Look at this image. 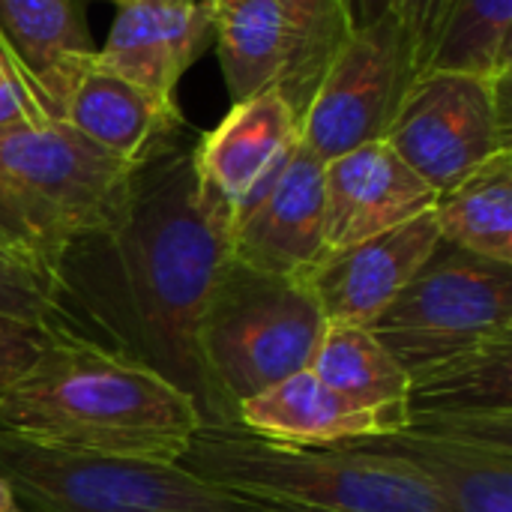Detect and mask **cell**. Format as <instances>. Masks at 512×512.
<instances>
[{
	"instance_id": "6da1fadb",
	"label": "cell",
	"mask_w": 512,
	"mask_h": 512,
	"mask_svg": "<svg viewBox=\"0 0 512 512\" xmlns=\"http://www.w3.org/2000/svg\"><path fill=\"white\" fill-rule=\"evenodd\" d=\"M120 276L129 357L183 390L210 420L198 330L231 264V231L198 192L192 147H168L132 171L114 228L102 237Z\"/></svg>"
},
{
	"instance_id": "7a4b0ae2",
	"label": "cell",
	"mask_w": 512,
	"mask_h": 512,
	"mask_svg": "<svg viewBox=\"0 0 512 512\" xmlns=\"http://www.w3.org/2000/svg\"><path fill=\"white\" fill-rule=\"evenodd\" d=\"M201 423L198 405L156 369L54 324L0 393V432L108 459L177 465Z\"/></svg>"
},
{
	"instance_id": "3957f363",
	"label": "cell",
	"mask_w": 512,
	"mask_h": 512,
	"mask_svg": "<svg viewBox=\"0 0 512 512\" xmlns=\"http://www.w3.org/2000/svg\"><path fill=\"white\" fill-rule=\"evenodd\" d=\"M132 171L63 120L0 129V258L60 291L72 249L114 228Z\"/></svg>"
},
{
	"instance_id": "277c9868",
	"label": "cell",
	"mask_w": 512,
	"mask_h": 512,
	"mask_svg": "<svg viewBox=\"0 0 512 512\" xmlns=\"http://www.w3.org/2000/svg\"><path fill=\"white\" fill-rule=\"evenodd\" d=\"M225 492L309 512H453L405 462L333 450L285 447L237 423H201L177 462Z\"/></svg>"
},
{
	"instance_id": "5b68a950",
	"label": "cell",
	"mask_w": 512,
	"mask_h": 512,
	"mask_svg": "<svg viewBox=\"0 0 512 512\" xmlns=\"http://www.w3.org/2000/svg\"><path fill=\"white\" fill-rule=\"evenodd\" d=\"M324 324L300 279L231 261L198 330L210 393L207 423H237L240 402L306 369Z\"/></svg>"
},
{
	"instance_id": "8992f818",
	"label": "cell",
	"mask_w": 512,
	"mask_h": 512,
	"mask_svg": "<svg viewBox=\"0 0 512 512\" xmlns=\"http://www.w3.org/2000/svg\"><path fill=\"white\" fill-rule=\"evenodd\" d=\"M0 480L36 512H267L180 465L39 447L0 432Z\"/></svg>"
},
{
	"instance_id": "52a82bcc",
	"label": "cell",
	"mask_w": 512,
	"mask_h": 512,
	"mask_svg": "<svg viewBox=\"0 0 512 512\" xmlns=\"http://www.w3.org/2000/svg\"><path fill=\"white\" fill-rule=\"evenodd\" d=\"M369 330L408 375L510 336L512 264L471 255L441 240Z\"/></svg>"
},
{
	"instance_id": "ba28073f",
	"label": "cell",
	"mask_w": 512,
	"mask_h": 512,
	"mask_svg": "<svg viewBox=\"0 0 512 512\" xmlns=\"http://www.w3.org/2000/svg\"><path fill=\"white\" fill-rule=\"evenodd\" d=\"M510 81L423 72L384 132L396 156L435 192H447L498 153L512 150Z\"/></svg>"
},
{
	"instance_id": "9c48e42d",
	"label": "cell",
	"mask_w": 512,
	"mask_h": 512,
	"mask_svg": "<svg viewBox=\"0 0 512 512\" xmlns=\"http://www.w3.org/2000/svg\"><path fill=\"white\" fill-rule=\"evenodd\" d=\"M411 81L402 33L390 15L351 30L300 114V144L330 162L384 138Z\"/></svg>"
},
{
	"instance_id": "30bf717a",
	"label": "cell",
	"mask_w": 512,
	"mask_h": 512,
	"mask_svg": "<svg viewBox=\"0 0 512 512\" xmlns=\"http://www.w3.org/2000/svg\"><path fill=\"white\" fill-rule=\"evenodd\" d=\"M333 450L405 462L453 512H512V414L411 417L402 432Z\"/></svg>"
},
{
	"instance_id": "8fae6325",
	"label": "cell",
	"mask_w": 512,
	"mask_h": 512,
	"mask_svg": "<svg viewBox=\"0 0 512 512\" xmlns=\"http://www.w3.org/2000/svg\"><path fill=\"white\" fill-rule=\"evenodd\" d=\"M300 147V114L279 87L234 102L216 129L192 144L198 192L213 216L234 231L264 198Z\"/></svg>"
},
{
	"instance_id": "7c38bea8",
	"label": "cell",
	"mask_w": 512,
	"mask_h": 512,
	"mask_svg": "<svg viewBox=\"0 0 512 512\" xmlns=\"http://www.w3.org/2000/svg\"><path fill=\"white\" fill-rule=\"evenodd\" d=\"M438 243L435 213L426 210L378 237L324 252L300 282L327 324L372 327L432 258Z\"/></svg>"
},
{
	"instance_id": "4fadbf2b",
	"label": "cell",
	"mask_w": 512,
	"mask_h": 512,
	"mask_svg": "<svg viewBox=\"0 0 512 512\" xmlns=\"http://www.w3.org/2000/svg\"><path fill=\"white\" fill-rule=\"evenodd\" d=\"M435 192L378 138L324 162V252L378 237L435 207Z\"/></svg>"
},
{
	"instance_id": "5bb4252c",
	"label": "cell",
	"mask_w": 512,
	"mask_h": 512,
	"mask_svg": "<svg viewBox=\"0 0 512 512\" xmlns=\"http://www.w3.org/2000/svg\"><path fill=\"white\" fill-rule=\"evenodd\" d=\"M213 45V0H117V15L93 63L156 93L174 90Z\"/></svg>"
},
{
	"instance_id": "9a60e30c",
	"label": "cell",
	"mask_w": 512,
	"mask_h": 512,
	"mask_svg": "<svg viewBox=\"0 0 512 512\" xmlns=\"http://www.w3.org/2000/svg\"><path fill=\"white\" fill-rule=\"evenodd\" d=\"M324 255V162L303 144L231 231V261L300 279Z\"/></svg>"
},
{
	"instance_id": "2e32d148",
	"label": "cell",
	"mask_w": 512,
	"mask_h": 512,
	"mask_svg": "<svg viewBox=\"0 0 512 512\" xmlns=\"http://www.w3.org/2000/svg\"><path fill=\"white\" fill-rule=\"evenodd\" d=\"M0 54L18 72L45 120H63L75 84L96 57L84 3L0 0Z\"/></svg>"
},
{
	"instance_id": "e0dca14e",
	"label": "cell",
	"mask_w": 512,
	"mask_h": 512,
	"mask_svg": "<svg viewBox=\"0 0 512 512\" xmlns=\"http://www.w3.org/2000/svg\"><path fill=\"white\" fill-rule=\"evenodd\" d=\"M63 123L108 156L141 168L162 150L174 147L171 138L183 126V114L177 99L156 96L90 63L66 102Z\"/></svg>"
},
{
	"instance_id": "ac0fdd59",
	"label": "cell",
	"mask_w": 512,
	"mask_h": 512,
	"mask_svg": "<svg viewBox=\"0 0 512 512\" xmlns=\"http://www.w3.org/2000/svg\"><path fill=\"white\" fill-rule=\"evenodd\" d=\"M237 426L285 447H345L381 435L369 414L348 405L309 369L240 402Z\"/></svg>"
},
{
	"instance_id": "d6986e66",
	"label": "cell",
	"mask_w": 512,
	"mask_h": 512,
	"mask_svg": "<svg viewBox=\"0 0 512 512\" xmlns=\"http://www.w3.org/2000/svg\"><path fill=\"white\" fill-rule=\"evenodd\" d=\"M306 369L348 405L369 414L381 435L408 426L411 375L369 327L324 324Z\"/></svg>"
},
{
	"instance_id": "ffe728a7",
	"label": "cell",
	"mask_w": 512,
	"mask_h": 512,
	"mask_svg": "<svg viewBox=\"0 0 512 512\" xmlns=\"http://www.w3.org/2000/svg\"><path fill=\"white\" fill-rule=\"evenodd\" d=\"M213 45L231 102L279 87L291 57V27L279 0H213Z\"/></svg>"
},
{
	"instance_id": "44dd1931",
	"label": "cell",
	"mask_w": 512,
	"mask_h": 512,
	"mask_svg": "<svg viewBox=\"0 0 512 512\" xmlns=\"http://www.w3.org/2000/svg\"><path fill=\"white\" fill-rule=\"evenodd\" d=\"M512 414V333L411 375V417Z\"/></svg>"
},
{
	"instance_id": "7402d4cb",
	"label": "cell",
	"mask_w": 512,
	"mask_h": 512,
	"mask_svg": "<svg viewBox=\"0 0 512 512\" xmlns=\"http://www.w3.org/2000/svg\"><path fill=\"white\" fill-rule=\"evenodd\" d=\"M432 213L444 243L512 264V150L441 192Z\"/></svg>"
},
{
	"instance_id": "603a6c76",
	"label": "cell",
	"mask_w": 512,
	"mask_h": 512,
	"mask_svg": "<svg viewBox=\"0 0 512 512\" xmlns=\"http://www.w3.org/2000/svg\"><path fill=\"white\" fill-rule=\"evenodd\" d=\"M426 72L512 75V0H453Z\"/></svg>"
},
{
	"instance_id": "cb8c5ba5",
	"label": "cell",
	"mask_w": 512,
	"mask_h": 512,
	"mask_svg": "<svg viewBox=\"0 0 512 512\" xmlns=\"http://www.w3.org/2000/svg\"><path fill=\"white\" fill-rule=\"evenodd\" d=\"M291 27V57L279 90L303 114L333 54L351 33L345 0H279Z\"/></svg>"
},
{
	"instance_id": "d4e9b609",
	"label": "cell",
	"mask_w": 512,
	"mask_h": 512,
	"mask_svg": "<svg viewBox=\"0 0 512 512\" xmlns=\"http://www.w3.org/2000/svg\"><path fill=\"white\" fill-rule=\"evenodd\" d=\"M453 0H387V15L396 21L408 57V69L420 78L435 51L438 30Z\"/></svg>"
},
{
	"instance_id": "484cf974",
	"label": "cell",
	"mask_w": 512,
	"mask_h": 512,
	"mask_svg": "<svg viewBox=\"0 0 512 512\" xmlns=\"http://www.w3.org/2000/svg\"><path fill=\"white\" fill-rule=\"evenodd\" d=\"M57 303H60V291L51 282L0 258V315L51 324Z\"/></svg>"
},
{
	"instance_id": "4316f807",
	"label": "cell",
	"mask_w": 512,
	"mask_h": 512,
	"mask_svg": "<svg viewBox=\"0 0 512 512\" xmlns=\"http://www.w3.org/2000/svg\"><path fill=\"white\" fill-rule=\"evenodd\" d=\"M51 324H36L12 315H0V393L12 387L21 372L39 357Z\"/></svg>"
},
{
	"instance_id": "83f0119b",
	"label": "cell",
	"mask_w": 512,
	"mask_h": 512,
	"mask_svg": "<svg viewBox=\"0 0 512 512\" xmlns=\"http://www.w3.org/2000/svg\"><path fill=\"white\" fill-rule=\"evenodd\" d=\"M42 120L45 114L33 102L30 90L0 54V129L18 126V123H42Z\"/></svg>"
},
{
	"instance_id": "f1b7e54d",
	"label": "cell",
	"mask_w": 512,
	"mask_h": 512,
	"mask_svg": "<svg viewBox=\"0 0 512 512\" xmlns=\"http://www.w3.org/2000/svg\"><path fill=\"white\" fill-rule=\"evenodd\" d=\"M345 15L351 30L372 27L387 15V0H345Z\"/></svg>"
},
{
	"instance_id": "f546056e",
	"label": "cell",
	"mask_w": 512,
	"mask_h": 512,
	"mask_svg": "<svg viewBox=\"0 0 512 512\" xmlns=\"http://www.w3.org/2000/svg\"><path fill=\"white\" fill-rule=\"evenodd\" d=\"M0 512H27L24 510V504L18 501V495L0 480Z\"/></svg>"
},
{
	"instance_id": "4dcf8cb0",
	"label": "cell",
	"mask_w": 512,
	"mask_h": 512,
	"mask_svg": "<svg viewBox=\"0 0 512 512\" xmlns=\"http://www.w3.org/2000/svg\"><path fill=\"white\" fill-rule=\"evenodd\" d=\"M267 512H309V510H297V507H279V504H267Z\"/></svg>"
}]
</instances>
